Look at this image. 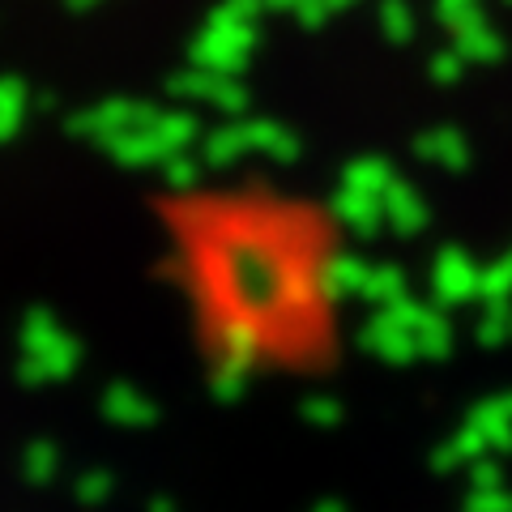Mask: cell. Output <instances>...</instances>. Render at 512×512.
<instances>
[{
    "label": "cell",
    "instance_id": "obj_1",
    "mask_svg": "<svg viewBox=\"0 0 512 512\" xmlns=\"http://www.w3.org/2000/svg\"><path fill=\"white\" fill-rule=\"evenodd\" d=\"M158 244L210 372L312 376L338 359L350 252L325 201L256 180L180 188L158 201Z\"/></svg>",
    "mask_w": 512,
    "mask_h": 512
}]
</instances>
